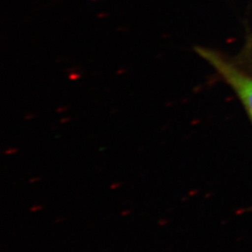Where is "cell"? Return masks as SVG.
<instances>
[{
	"instance_id": "6",
	"label": "cell",
	"mask_w": 252,
	"mask_h": 252,
	"mask_svg": "<svg viewBox=\"0 0 252 252\" xmlns=\"http://www.w3.org/2000/svg\"><path fill=\"white\" fill-rule=\"evenodd\" d=\"M167 223H168V220H159V222H158V225L164 226L166 225Z\"/></svg>"
},
{
	"instance_id": "4",
	"label": "cell",
	"mask_w": 252,
	"mask_h": 252,
	"mask_svg": "<svg viewBox=\"0 0 252 252\" xmlns=\"http://www.w3.org/2000/svg\"><path fill=\"white\" fill-rule=\"evenodd\" d=\"M121 186H122V183L116 182V183H112L109 188H110V189H116L117 188H120Z\"/></svg>"
},
{
	"instance_id": "3",
	"label": "cell",
	"mask_w": 252,
	"mask_h": 252,
	"mask_svg": "<svg viewBox=\"0 0 252 252\" xmlns=\"http://www.w3.org/2000/svg\"><path fill=\"white\" fill-rule=\"evenodd\" d=\"M43 207H44L42 205H35V206H33L30 208V211L31 212H36V211H39V210L43 209Z\"/></svg>"
},
{
	"instance_id": "1",
	"label": "cell",
	"mask_w": 252,
	"mask_h": 252,
	"mask_svg": "<svg viewBox=\"0 0 252 252\" xmlns=\"http://www.w3.org/2000/svg\"><path fill=\"white\" fill-rule=\"evenodd\" d=\"M199 54L211 63L234 89L252 121V78L213 51L197 49Z\"/></svg>"
},
{
	"instance_id": "5",
	"label": "cell",
	"mask_w": 252,
	"mask_h": 252,
	"mask_svg": "<svg viewBox=\"0 0 252 252\" xmlns=\"http://www.w3.org/2000/svg\"><path fill=\"white\" fill-rule=\"evenodd\" d=\"M40 180H41V178L34 177V178H32V179L29 180V182H30V183H36V182H38V181H40Z\"/></svg>"
},
{
	"instance_id": "8",
	"label": "cell",
	"mask_w": 252,
	"mask_h": 252,
	"mask_svg": "<svg viewBox=\"0 0 252 252\" xmlns=\"http://www.w3.org/2000/svg\"><path fill=\"white\" fill-rule=\"evenodd\" d=\"M65 219L64 218H59V219H57L56 220H55V222L56 223H58V222H62V221H63Z\"/></svg>"
},
{
	"instance_id": "2",
	"label": "cell",
	"mask_w": 252,
	"mask_h": 252,
	"mask_svg": "<svg viewBox=\"0 0 252 252\" xmlns=\"http://www.w3.org/2000/svg\"><path fill=\"white\" fill-rule=\"evenodd\" d=\"M18 152V149L11 148V149H8V150H6V151H5V154H6V155H11V154H16Z\"/></svg>"
},
{
	"instance_id": "7",
	"label": "cell",
	"mask_w": 252,
	"mask_h": 252,
	"mask_svg": "<svg viewBox=\"0 0 252 252\" xmlns=\"http://www.w3.org/2000/svg\"><path fill=\"white\" fill-rule=\"evenodd\" d=\"M131 212H132V210H130V209H127V210H125V211H123L122 213H121V216L125 217L127 216V215H129V214H131Z\"/></svg>"
}]
</instances>
